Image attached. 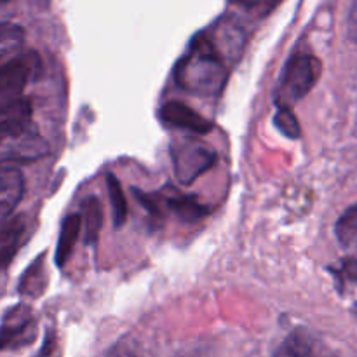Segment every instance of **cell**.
<instances>
[{"label": "cell", "instance_id": "13", "mask_svg": "<svg viewBox=\"0 0 357 357\" xmlns=\"http://www.w3.org/2000/svg\"><path fill=\"white\" fill-rule=\"evenodd\" d=\"M272 357H317L316 340L305 328H296L282 340Z\"/></svg>", "mask_w": 357, "mask_h": 357}, {"label": "cell", "instance_id": "15", "mask_svg": "<svg viewBox=\"0 0 357 357\" xmlns=\"http://www.w3.org/2000/svg\"><path fill=\"white\" fill-rule=\"evenodd\" d=\"M47 288V272H45L44 265V255L38 257L37 260L31 264V267L21 275L20 284H17V291L21 295H28L31 298H37Z\"/></svg>", "mask_w": 357, "mask_h": 357}, {"label": "cell", "instance_id": "3", "mask_svg": "<svg viewBox=\"0 0 357 357\" xmlns=\"http://www.w3.org/2000/svg\"><path fill=\"white\" fill-rule=\"evenodd\" d=\"M321 75V63L316 56L298 52L291 56L286 63V68L282 72L281 84H279L278 105L282 107H291L298 100L312 91L317 79Z\"/></svg>", "mask_w": 357, "mask_h": 357}, {"label": "cell", "instance_id": "5", "mask_svg": "<svg viewBox=\"0 0 357 357\" xmlns=\"http://www.w3.org/2000/svg\"><path fill=\"white\" fill-rule=\"evenodd\" d=\"M38 68H40V59L33 51L3 63L0 68V107L21 100L28 80L38 72Z\"/></svg>", "mask_w": 357, "mask_h": 357}, {"label": "cell", "instance_id": "14", "mask_svg": "<svg viewBox=\"0 0 357 357\" xmlns=\"http://www.w3.org/2000/svg\"><path fill=\"white\" fill-rule=\"evenodd\" d=\"M82 222H84V243L93 246L98 243L101 227H103V208L96 195H89L82 202Z\"/></svg>", "mask_w": 357, "mask_h": 357}, {"label": "cell", "instance_id": "7", "mask_svg": "<svg viewBox=\"0 0 357 357\" xmlns=\"http://www.w3.org/2000/svg\"><path fill=\"white\" fill-rule=\"evenodd\" d=\"M159 119L162 124L169 128L183 129V131L192 132V135H208L213 129V124L206 117H202L199 112L190 108L181 101H167L160 107Z\"/></svg>", "mask_w": 357, "mask_h": 357}, {"label": "cell", "instance_id": "22", "mask_svg": "<svg viewBox=\"0 0 357 357\" xmlns=\"http://www.w3.org/2000/svg\"><path fill=\"white\" fill-rule=\"evenodd\" d=\"M107 357H138V356L135 354V351H132L129 345L119 344V345H115V347L110 349V352H108Z\"/></svg>", "mask_w": 357, "mask_h": 357}, {"label": "cell", "instance_id": "10", "mask_svg": "<svg viewBox=\"0 0 357 357\" xmlns=\"http://www.w3.org/2000/svg\"><path fill=\"white\" fill-rule=\"evenodd\" d=\"M24 178L17 167L3 166L0 173V218L6 222L23 199Z\"/></svg>", "mask_w": 357, "mask_h": 357}, {"label": "cell", "instance_id": "20", "mask_svg": "<svg viewBox=\"0 0 357 357\" xmlns=\"http://www.w3.org/2000/svg\"><path fill=\"white\" fill-rule=\"evenodd\" d=\"M232 6H237L239 9L253 14L257 17H265L268 13L275 9L282 0H229Z\"/></svg>", "mask_w": 357, "mask_h": 357}, {"label": "cell", "instance_id": "8", "mask_svg": "<svg viewBox=\"0 0 357 357\" xmlns=\"http://www.w3.org/2000/svg\"><path fill=\"white\" fill-rule=\"evenodd\" d=\"M3 143H6L2 153L3 162H9V160H13V162H31V160L47 155L49 152L47 143L42 139V136H38L35 129H31L26 135L17 136V138L6 139Z\"/></svg>", "mask_w": 357, "mask_h": 357}, {"label": "cell", "instance_id": "2", "mask_svg": "<svg viewBox=\"0 0 357 357\" xmlns=\"http://www.w3.org/2000/svg\"><path fill=\"white\" fill-rule=\"evenodd\" d=\"M132 194L157 220L162 218L166 211L187 223H195L209 215L208 206L201 204L195 195L180 194L173 187H167L164 192H155V194H146L138 188H132Z\"/></svg>", "mask_w": 357, "mask_h": 357}, {"label": "cell", "instance_id": "6", "mask_svg": "<svg viewBox=\"0 0 357 357\" xmlns=\"http://www.w3.org/2000/svg\"><path fill=\"white\" fill-rule=\"evenodd\" d=\"M37 337V319L31 307L24 303L6 310L2 319V347L20 349L31 344Z\"/></svg>", "mask_w": 357, "mask_h": 357}, {"label": "cell", "instance_id": "16", "mask_svg": "<svg viewBox=\"0 0 357 357\" xmlns=\"http://www.w3.org/2000/svg\"><path fill=\"white\" fill-rule=\"evenodd\" d=\"M107 188H108V199H110L112 204V216H114V227L115 229H121L126 222H128V201H126L124 190H122V185L114 174H107Z\"/></svg>", "mask_w": 357, "mask_h": 357}, {"label": "cell", "instance_id": "19", "mask_svg": "<svg viewBox=\"0 0 357 357\" xmlns=\"http://www.w3.org/2000/svg\"><path fill=\"white\" fill-rule=\"evenodd\" d=\"M275 126H278L279 131L284 136L291 139H298L300 135H302V129H300L298 119L291 112V107H282V105H278V114H275L274 119Z\"/></svg>", "mask_w": 357, "mask_h": 357}, {"label": "cell", "instance_id": "12", "mask_svg": "<svg viewBox=\"0 0 357 357\" xmlns=\"http://www.w3.org/2000/svg\"><path fill=\"white\" fill-rule=\"evenodd\" d=\"M80 229H82V215H68L61 223V229H59V239L58 246H56V255L54 261L59 268H63L66 265V261L70 260L73 253V248H75L77 239H79Z\"/></svg>", "mask_w": 357, "mask_h": 357}, {"label": "cell", "instance_id": "17", "mask_svg": "<svg viewBox=\"0 0 357 357\" xmlns=\"http://www.w3.org/2000/svg\"><path fill=\"white\" fill-rule=\"evenodd\" d=\"M23 40L24 33L17 24H2V28H0V56H2V65L20 56Z\"/></svg>", "mask_w": 357, "mask_h": 357}, {"label": "cell", "instance_id": "1", "mask_svg": "<svg viewBox=\"0 0 357 357\" xmlns=\"http://www.w3.org/2000/svg\"><path fill=\"white\" fill-rule=\"evenodd\" d=\"M229 77L225 56L216 47L211 35L194 38L190 49L176 68V82L185 91L201 96H218Z\"/></svg>", "mask_w": 357, "mask_h": 357}, {"label": "cell", "instance_id": "9", "mask_svg": "<svg viewBox=\"0 0 357 357\" xmlns=\"http://www.w3.org/2000/svg\"><path fill=\"white\" fill-rule=\"evenodd\" d=\"M2 117H0V129L2 138L6 139L17 138L31 131V101L26 98L13 101V103L0 107Z\"/></svg>", "mask_w": 357, "mask_h": 357}, {"label": "cell", "instance_id": "4", "mask_svg": "<svg viewBox=\"0 0 357 357\" xmlns=\"http://www.w3.org/2000/svg\"><path fill=\"white\" fill-rule=\"evenodd\" d=\"M174 174L183 185L194 183L199 176L216 164V152L195 138L174 139L169 145Z\"/></svg>", "mask_w": 357, "mask_h": 357}, {"label": "cell", "instance_id": "23", "mask_svg": "<svg viewBox=\"0 0 357 357\" xmlns=\"http://www.w3.org/2000/svg\"><path fill=\"white\" fill-rule=\"evenodd\" d=\"M2 2H3V3H7V2H10V0H2Z\"/></svg>", "mask_w": 357, "mask_h": 357}, {"label": "cell", "instance_id": "11", "mask_svg": "<svg viewBox=\"0 0 357 357\" xmlns=\"http://www.w3.org/2000/svg\"><path fill=\"white\" fill-rule=\"evenodd\" d=\"M24 230H26V222L23 215H13L2 222L0 229V264L6 268L16 257L21 243H23Z\"/></svg>", "mask_w": 357, "mask_h": 357}, {"label": "cell", "instance_id": "21", "mask_svg": "<svg viewBox=\"0 0 357 357\" xmlns=\"http://www.w3.org/2000/svg\"><path fill=\"white\" fill-rule=\"evenodd\" d=\"M337 274L342 275L345 281L352 282V284L357 286V253L351 255V257L342 260V265L337 271Z\"/></svg>", "mask_w": 357, "mask_h": 357}, {"label": "cell", "instance_id": "18", "mask_svg": "<svg viewBox=\"0 0 357 357\" xmlns=\"http://www.w3.org/2000/svg\"><path fill=\"white\" fill-rule=\"evenodd\" d=\"M335 236L342 246H357V204L351 206L338 218L337 227H335Z\"/></svg>", "mask_w": 357, "mask_h": 357}]
</instances>
